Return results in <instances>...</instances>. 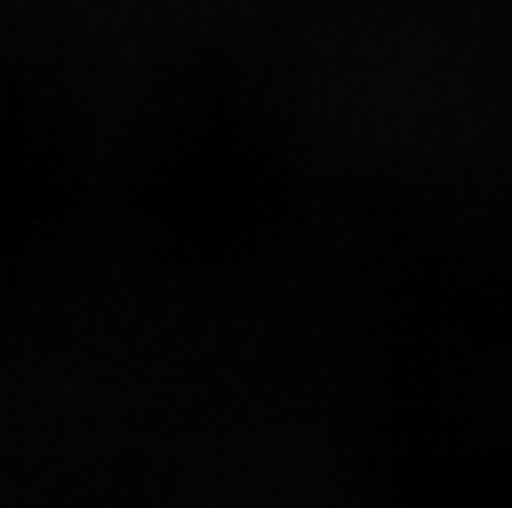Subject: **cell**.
<instances>
[]
</instances>
